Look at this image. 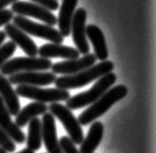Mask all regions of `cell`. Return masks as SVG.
Masks as SVG:
<instances>
[{
    "instance_id": "obj_1",
    "label": "cell",
    "mask_w": 156,
    "mask_h": 153,
    "mask_svg": "<svg viewBox=\"0 0 156 153\" xmlns=\"http://www.w3.org/2000/svg\"><path fill=\"white\" fill-rule=\"evenodd\" d=\"M114 68V63L110 60H105V61H102L99 64H94L93 66L83 71H80L77 74L62 76L60 78H56L55 84L56 85V88L65 90L80 88V87L90 84L91 81L98 80L102 76L111 73Z\"/></svg>"
},
{
    "instance_id": "obj_2",
    "label": "cell",
    "mask_w": 156,
    "mask_h": 153,
    "mask_svg": "<svg viewBox=\"0 0 156 153\" xmlns=\"http://www.w3.org/2000/svg\"><path fill=\"white\" fill-rule=\"evenodd\" d=\"M128 93V89L125 85H116L107 90L98 100H96L91 106L87 109L83 113L80 114L78 121L80 125H88L96 118L103 116L109 109L118 101L123 99Z\"/></svg>"
},
{
    "instance_id": "obj_3",
    "label": "cell",
    "mask_w": 156,
    "mask_h": 153,
    "mask_svg": "<svg viewBox=\"0 0 156 153\" xmlns=\"http://www.w3.org/2000/svg\"><path fill=\"white\" fill-rule=\"evenodd\" d=\"M115 81L116 75L112 72L102 76L91 87V89L70 97L66 101V107L70 110H78V109L91 105L96 100H98L107 90H109Z\"/></svg>"
},
{
    "instance_id": "obj_4",
    "label": "cell",
    "mask_w": 156,
    "mask_h": 153,
    "mask_svg": "<svg viewBox=\"0 0 156 153\" xmlns=\"http://www.w3.org/2000/svg\"><path fill=\"white\" fill-rule=\"evenodd\" d=\"M16 93L18 95L27 98V99L35 100L40 103H57L60 101H67L71 96L70 92L61 88H40L38 86L20 84Z\"/></svg>"
},
{
    "instance_id": "obj_5",
    "label": "cell",
    "mask_w": 156,
    "mask_h": 153,
    "mask_svg": "<svg viewBox=\"0 0 156 153\" xmlns=\"http://www.w3.org/2000/svg\"><path fill=\"white\" fill-rule=\"evenodd\" d=\"M14 20V24L18 26L26 34L32 36H36L51 41L53 44H62L64 37L57 29L53 28L52 26L48 24L37 23L28 20L27 18L23 17V16H15L12 19Z\"/></svg>"
},
{
    "instance_id": "obj_6",
    "label": "cell",
    "mask_w": 156,
    "mask_h": 153,
    "mask_svg": "<svg viewBox=\"0 0 156 153\" xmlns=\"http://www.w3.org/2000/svg\"><path fill=\"white\" fill-rule=\"evenodd\" d=\"M52 62L49 58L43 57H15L5 63L0 68L1 75L11 76L20 72L46 71L51 69Z\"/></svg>"
},
{
    "instance_id": "obj_7",
    "label": "cell",
    "mask_w": 156,
    "mask_h": 153,
    "mask_svg": "<svg viewBox=\"0 0 156 153\" xmlns=\"http://www.w3.org/2000/svg\"><path fill=\"white\" fill-rule=\"evenodd\" d=\"M49 110L53 116L59 119V121L65 128L69 138L75 144H80L83 141V132L78 119L66 106L59 103H51Z\"/></svg>"
},
{
    "instance_id": "obj_8",
    "label": "cell",
    "mask_w": 156,
    "mask_h": 153,
    "mask_svg": "<svg viewBox=\"0 0 156 153\" xmlns=\"http://www.w3.org/2000/svg\"><path fill=\"white\" fill-rule=\"evenodd\" d=\"M12 12L23 17H32L39 20L45 24L53 26L57 23L56 16L38 4L25 2V1H16L12 5Z\"/></svg>"
},
{
    "instance_id": "obj_9",
    "label": "cell",
    "mask_w": 156,
    "mask_h": 153,
    "mask_svg": "<svg viewBox=\"0 0 156 153\" xmlns=\"http://www.w3.org/2000/svg\"><path fill=\"white\" fill-rule=\"evenodd\" d=\"M87 11L83 8H79L74 14L71 23V32L73 35V42L77 50L82 54L89 53V44L85 33V23H87Z\"/></svg>"
},
{
    "instance_id": "obj_10",
    "label": "cell",
    "mask_w": 156,
    "mask_h": 153,
    "mask_svg": "<svg viewBox=\"0 0 156 153\" xmlns=\"http://www.w3.org/2000/svg\"><path fill=\"white\" fill-rule=\"evenodd\" d=\"M56 76L50 72L41 71H30V72H20L10 76L8 80L11 84H24L32 86L49 85L55 83Z\"/></svg>"
},
{
    "instance_id": "obj_11",
    "label": "cell",
    "mask_w": 156,
    "mask_h": 153,
    "mask_svg": "<svg viewBox=\"0 0 156 153\" xmlns=\"http://www.w3.org/2000/svg\"><path fill=\"white\" fill-rule=\"evenodd\" d=\"M96 60L97 59L93 53H87L82 58L69 59L66 61L56 62L51 65V69L52 70L53 74H59L63 76L74 75L93 66Z\"/></svg>"
},
{
    "instance_id": "obj_12",
    "label": "cell",
    "mask_w": 156,
    "mask_h": 153,
    "mask_svg": "<svg viewBox=\"0 0 156 153\" xmlns=\"http://www.w3.org/2000/svg\"><path fill=\"white\" fill-rule=\"evenodd\" d=\"M42 141L49 153H62L56 135L55 116L51 112H45L42 118Z\"/></svg>"
},
{
    "instance_id": "obj_13",
    "label": "cell",
    "mask_w": 156,
    "mask_h": 153,
    "mask_svg": "<svg viewBox=\"0 0 156 153\" xmlns=\"http://www.w3.org/2000/svg\"><path fill=\"white\" fill-rule=\"evenodd\" d=\"M4 32L11 38V40L16 44V46H19L28 56L35 57L38 54V48L34 41L14 23L5 24Z\"/></svg>"
},
{
    "instance_id": "obj_14",
    "label": "cell",
    "mask_w": 156,
    "mask_h": 153,
    "mask_svg": "<svg viewBox=\"0 0 156 153\" xmlns=\"http://www.w3.org/2000/svg\"><path fill=\"white\" fill-rule=\"evenodd\" d=\"M38 54L43 58H55L60 57L64 59H77L80 56V52L77 48L63 46L61 44H45L38 48Z\"/></svg>"
},
{
    "instance_id": "obj_15",
    "label": "cell",
    "mask_w": 156,
    "mask_h": 153,
    "mask_svg": "<svg viewBox=\"0 0 156 153\" xmlns=\"http://www.w3.org/2000/svg\"><path fill=\"white\" fill-rule=\"evenodd\" d=\"M0 128L3 129L8 136L17 144H23L25 141V135L15 122L11 119V114L0 97Z\"/></svg>"
},
{
    "instance_id": "obj_16",
    "label": "cell",
    "mask_w": 156,
    "mask_h": 153,
    "mask_svg": "<svg viewBox=\"0 0 156 153\" xmlns=\"http://www.w3.org/2000/svg\"><path fill=\"white\" fill-rule=\"evenodd\" d=\"M85 33L93 46L96 59H99L101 61L107 60L109 57V52H108L106 40L102 30L97 25L88 24L85 26Z\"/></svg>"
},
{
    "instance_id": "obj_17",
    "label": "cell",
    "mask_w": 156,
    "mask_h": 153,
    "mask_svg": "<svg viewBox=\"0 0 156 153\" xmlns=\"http://www.w3.org/2000/svg\"><path fill=\"white\" fill-rule=\"evenodd\" d=\"M0 97L6 106L11 116H17L20 111V105L18 94L13 89L12 84L5 76L0 74Z\"/></svg>"
},
{
    "instance_id": "obj_18",
    "label": "cell",
    "mask_w": 156,
    "mask_h": 153,
    "mask_svg": "<svg viewBox=\"0 0 156 153\" xmlns=\"http://www.w3.org/2000/svg\"><path fill=\"white\" fill-rule=\"evenodd\" d=\"M78 1L79 0H62L57 19V24L59 27V32L63 37H67L71 33V23Z\"/></svg>"
},
{
    "instance_id": "obj_19",
    "label": "cell",
    "mask_w": 156,
    "mask_h": 153,
    "mask_svg": "<svg viewBox=\"0 0 156 153\" xmlns=\"http://www.w3.org/2000/svg\"><path fill=\"white\" fill-rule=\"evenodd\" d=\"M104 134L103 123L100 121H95L92 123L88 131L87 136L83 139L80 144V153H93L97 146L100 144Z\"/></svg>"
},
{
    "instance_id": "obj_20",
    "label": "cell",
    "mask_w": 156,
    "mask_h": 153,
    "mask_svg": "<svg viewBox=\"0 0 156 153\" xmlns=\"http://www.w3.org/2000/svg\"><path fill=\"white\" fill-rule=\"evenodd\" d=\"M49 107L46 104L40 102H34L26 105L23 110L20 111L19 113L16 116V124L20 128L24 127L31 119L37 117L41 114H44L48 112Z\"/></svg>"
},
{
    "instance_id": "obj_21",
    "label": "cell",
    "mask_w": 156,
    "mask_h": 153,
    "mask_svg": "<svg viewBox=\"0 0 156 153\" xmlns=\"http://www.w3.org/2000/svg\"><path fill=\"white\" fill-rule=\"evenodd\" d=\"M28 128L27 147L33 151L39 150L42 146V123L38 117L31 119Z\"/></svg>"
},
{
    "instance_id": "obj_22",
    "label": "cell",
    "mask_w": 156,
    "mask_h": 153,
    "mask_svg": "<svg viewBox=\"0 0 156 153\" xmlns=\"http://www.w3.org/2000/svg\"><path fill=\"white\" fill-rule=\"evenodd\" d=\"M17 46L12 41L7 42L3 46H0V68L8 61V59L15 53Z\"/></svg>"
},
{
    "instance_id": "obj_23",
    "label": "cell",
    "mask_w": 156,
    "mask_h": 153,
    "mask_svg": "<svg viewBox=\"0 0 156 153\" xmlns=\"http://www.w3.org/2000/svg\"><path fill=\"white\" fill-rule=\"evenodd\" d=\"M0 146L6 152H14L16 150L15 141L10 138L3 129L0 128Z\"/></svg>"
},
{
    "instance_id": "obj_24",
    "label": "cell",
    "mask_w": 156,
    "mask_h": 153,
    "mask_svg": "<svg viewBox=\"0 0 156 153\" xmlns=\"http://www.w3.org/2000/svg\"><path fill=\"white\" fill-rule=\"evenodd\" d=\"M59 145H60L62 153H80L77 149L76 144L73 143L69 137H61L60 141H59Z\"/></svg>"
},
{
    "instance_id": "obj_25",
    "label": "cell",
    "mask_w": 156,
    "mask_h": 153,
    "mask_svg": "<svg viewBox=\"0 0 156 153\" xmlns=\"http://www.w3.org/2000/svg\"><path fill=\"white\" fill-rule=\"evenodd\" d=\"M32 1L50 11H55L59 8L57 0H32Z\"/></svg>"
},
{
    "instance_id": "obj_26",
    "label": "cell",
    "mask_w": 156,
    "mask_h": 153,
    "mask_svg": "<svg viewBox=\"0 0 156 153\" xmlns=\"http://www.w3.org/2000/svg\"><path fill=\"white\" fill-rule=\"evenodd\" d=\"M14 15L11 10H2L0 11V26L5 25L10 23V20L13 19Z\"/></svg>"
},
{
    "instance_id": "obj_27",
    "label": "cell",
    "mask_w": 156,
    "mask_h": 153,
    "mask_svg": "<svg viewBox=\"0 0 156 153\" xmlns=\"http://www.w3.org/2000/svg\"><path fill=\"white\" fill-rule=\"evenodd\" d=\"M16 1H18V0H0V11L4 10L5 7H7L10 4H13Z\"/></svg>"
},
{
    "instance_id": "obj_28",
    "label": "cell",
    "mask_w": 156,
    "mask_h": 153,
    "mask_svg": "<svg viewBox=\"0 0 156 153\" xmlns=\"http://www.w3.org/2000/svg\"><path fill=\"white\" fill-rule=\"evenodd\" d=\"M6 33L4 31H0V46L2 45V43L4 42V40L6 39Z\"/></svg>"
},
{
    "instance_id": "obj_29",
    "label": "cell",
    "mask_w": 156,
    "mask_h": 153,
    "mask_svg": "<svg viewBox=\"0 0 156 153\" xmlns=\"http://www.w3.org/2000/svg\"><path fill=\"white\" fill-rule=\"evenodd\" d=\"M18 153H34V151L27 147V148H24L23 150H21V151H20Z\"/></svg>"
},
{
    "instance_id": "obj_30",
    "label": "cell",
    "mask_w": 156,
    "mask_h": 153,
    "mask_svg": "<svg viewBox=\"0 0 156 153\" xmlns=\"http://www.w3.org/2000/svg\"><path fill=\"white\" fill-rule=\"evenodd\" d=\"M0 153H8V152H6V151H5V150L2 148L1 146H0Z\"/></svg>"
}]
</instances>
